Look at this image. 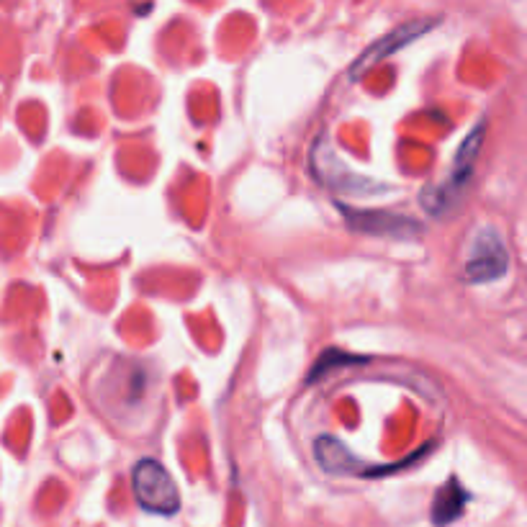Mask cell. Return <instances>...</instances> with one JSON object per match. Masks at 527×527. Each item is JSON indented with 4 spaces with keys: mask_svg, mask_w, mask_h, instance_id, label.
Instances as JSON below:
<instances>
[{
    "mask_svg": "<svg viewBox=\"0 0 527 527\" xmlns=\"http://www.w3.org/2000/svg\"><path fill=\"white\" fill-rule=\"evenodd\" d=\"M312 173L317 175L322 186H327L335 193H342V196H376V193L389 191L381 183H373L371 178L358 175L353 168H348L327 142H319L314 147Z\"/></svg>",
    "mask_w": 527,
    "mask_h": 527,
    "instance_id": "4",
    "label": "cell"
},
{
    "mask_svg": "<svg viewBox=\"0 0 527 527\" xmlns=\"http://www.w3.org/2000/svg\"><path fill=\"white\" fill-rule=\"evenodd\" d=\"M132 489L137 504L152 515H175L180 510V494L168 468L155 458H142L132 471Z\"/></svg>",
    "mask_w": 527,
    "mask_h": 527,
    "instance_id": "2",
    "label": "cell"
},
{
    "mask_svg": "<svg viewBox=\"0 0 527 527\" xmlns=\"http://www.w3.org/2000/svg\"><path fill=\"white\" fill-rule=\"evenodd\" d=\"M507 270H510V252H507L502 234L494 227L476 229L468 242L466 265H463L466 281L484 286V283H494L507 276Z\"/></svg>",
    "mask_w": 527,
    "mask_h": 527,
    "instance_id": "3",
    "label": "cell"
},
{
    "mask_svg": "<svg viewBox=\"0 0 527 527\" xmlns=\"http://www.w3.org/2000/svg\"><path fill=\"white\" fill-rule=\"evenodd\" d=\"M314 458L324 474L330 476H363L368 468L353 450L345 448V443L332 435H322L314 440Z\"/></svg>",
    "mask_w": 527,
    "mask_h": 527,
    "instance_id": "7",
    "label": "cell"
},
{
    "mask_svg": "<svg viewBox=\"0 0 527 527\" xmlns=\"http://www.w3.org/2000/svg\"><path fill=\"white\" fill-rule=\"evenodd\" d=\"M337 209L353 232L371 234V237H391V240H409V237L422 234V227L412 216L384 209H355V206H345L342 201H337Z\"/></svg>",
    "mask_w": 527,
    "mask_h": 527,
    "instance_id": "5",
    "label": "cell"
},
{
    "mask_svg": "<svg viewBox=\"0 0 527 527\" xmlns=\"http://www.w3.org/2000/svg\"><path fill=\"white\" fill-rule=\"evenodd\" d=\"M355 363H366V358H363V355L345 353V350H337V348L324 350V353L317 358V363H314L312 373L306 376V384H317L319 378L332 376V373L340 371V368H350L355 366Z\"/></svg>",
    "mask_w": 527,
    "mask_h": 527,
    "instance_id": "9",
    "label": "cell"
},
{
    "mask_svg": "<svg viewBox=\"0 0 527 527\" xmlns=\"http://www.w3.org/2000/svg\"><path fill=\"white\" fill-rule=\"evenodd\" d=\"M468 492L463 489V484L458 479H448L435 494V502H432V522L438 527L450 525L463 515L468 504Z\"/></svg>",
    "mask_w": 527,
    "mask_h": 527,
    "instance_id": "8",
    "label": "cell"
},
{
    "mask_svg": "<svg viewBox=\"0 0 527 527\" xmlns=\"http://www.w3.org/2000/svg\"><path fill=\"white\" fill-rule=\"evenodd\" d=\"M435 26H438V21H430V18H417V21H409V24L396 26L394 31H389V34L381 36L378 42H373L371 47L360 52V57L353 62V67H350V78L360 80L363 72L371 70L373 65H378L381 60H386V57L396 54L399 49L409 47L412 42L422 39V36H425L427 31L435 29Z\"/></svg>",
    "mask_w": 527,
    "mask_h": 527,
    "instance_id": "6",
    "label": "cell"
},
{
    "mask_svg": "<svg viewBox=\"0 0 527 527\" xmlns=\"http://www.w3.org/2000/svg\"><path fill=\"white\" fill-rule=\"evenodd\" d=\"M486 137V124H479L466 134V139L461 142L456 152V160H453V170H450V178L445 180L443 186H427L420 193V204L422 209L430 216H445L461 204L463 193H466L468 183L474 178L476 160H479V152L484 147Z\"/></svg>",
    "mask_w": 527,
    "mask_h": 527,
    "instance_id": "1",
    "label": "cell"
}]
</instances>
